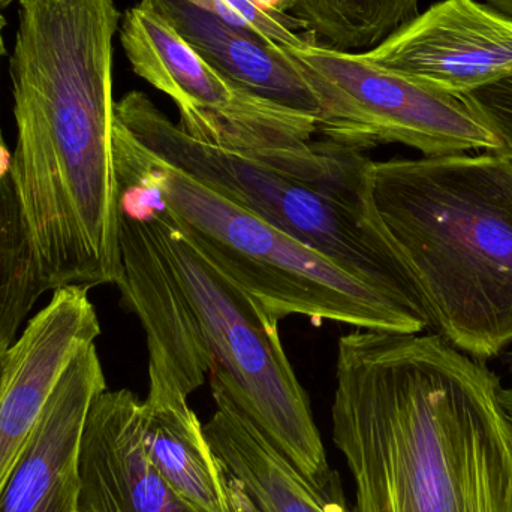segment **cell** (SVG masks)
Listing matches in <instances>:
<instances>
[{
  "label": "cell",
  "instance_id": "cell-1",
  "mask_svg": "<svg viewBox=\"0 0 512 512\" xmlns=\"http://www.w3.org/2000/svg\"><path fill=\"white\" fill-rule=\"evenodd\" d=\"M501 390L484 361L433 331L343 334L331 423L352 512H512Z\"/></svg>",
  "mask_w": 512,
  "mask_h": 512
},
{
  "label": "cell",
  "instance_id": "cell-2",
  "mask_svg": "<svg viewBox=\"0 0 512 512\" xmlns=\"http://www.w3.org/2000/svg\"><path fill=\"white\" fill-rule=\"evenodd\" d=\"M113 0H20L11 174L45 292L119 285Z\"/></svg>",
  "mask_w": 512,
  "mask_h": 512
},
{
  "label": "cell",
  "instance_id": "cell-3",
  "mask_svg": "<svg viewBox=\"0 0 512 512\" xmlns=\"http://www.w3.org/2000/svg\"><path fill=\"white\" fill-rule=\"evenodd\" d=\"M370 210L415 280L433 333L484 361L512 346V158L370 161Z\"/></svg>",
  "mask_w": 512,
  "mask_h": 512
},
{
  "label": "cell",
  "instance_id": "cell-4",
  "mask_svg": "<svg viewBox=\"0 0 512 512\" xmlns=\"http://www.w3.org/2000/svg\"><path fill=\"white\" fill-rule=\"evenodd\" d=\"M113 159L117 183L144 189L198 251L276 321L304 316L315 324L387 333L432 330L426 313L367 285L147 152L116 116Z\"/></svg>",
  "mask_w": 512,
  "mask_h": 512
},
{
  "label": "cell",
  "instance_id": "cell-5",
  "mask_svg": "<svg viewBox=\"0 0 512 512\" xmlns=\"http://www.w3.org/2000/svg\"><path fill=\"white\" fill-rule=\"evenodd\" d=\"M114 116L165 164L327 256L367 285L429 316L415 280L370 210V159L363 153L333 176L306 179L195 140L143 92L123 96L114 105Z\"/></svg>",
  "mask_w": 512,
  "mask_h": 512
},
{
  "label": "cell",
  "instance_id": "cell-6",
  "mask_svg": "<svg viewBox=\"0 0 512 512\" xmlns=\"http://www.w3.org/2000/svg\"><path fill=\"white\" fill-rule=\"evenodd\" d=\"M177 282L213 358L218 382L268 441L322 493L339 487L309 397L283 348L279 321L206 258L144 189Z\"/></svg>",
  "mask_w": 512,
  "mask_h": 512
},
{
  "label": "cell",
  "instance_id": "cell-7",
  "mask_svg": "<svg viewBox=\"0 0 512 512\" xmlns=\"http://www.w3.org/2000/svg\"><path fill=\"white\" fill-rule=\"evenodd\" d=\"M120 42L132 69L173 99L180 129L306 179H324L361 153L313 143L318 117L259 98L201 59L150 0L126 12Z\"/></svg>",
  "mask_w": 512,
  "mask_h": 512
},
{
  "label": "cell",
  "instance_id": "cell-8",
  "mask_svg": "<svg viewBox=\"0 0 512 512\" xmlns=\"http://www.w3.org/2000/svg\"><path fill=\"white\" fill-rule=\"evenodd\" d=\"M319 104L324 141L364 153L403 144L423 156L502 153L492 129L462 96L376 65L364 53L310 42L291 48Z\"/></svg>",
  "mask_w": 512,
  "mask_h": 512
},
{
  "label": "cell",
  "instance_id": "cell-9",
  "mask_svg": "<svg viewBox=\"0 0 512 512\" xmlns=\"http://www.w3.org/2000/svg\"><path fill=\"white\" fill-rule=\"evenodd\" d=\"M382 68L465 96L512 75V17L477 0H441L366 51Z\"/></svg>",
  "mask_w": 512,
  "mask_h": 512
},
{
  "label": "cell",
  "instance_id": "cell-10",
  "mask_svg": "<svg viewBox=\"0 0 512 512\" xmlns=\"http://www.w3.org/2000/svg\"><path fill=\"white\" fill-rule=\"evenodd\" d=\"M101 334L86 286L54 289L5 355L0 391V495L72 358Z\"/></svg>",
  "mask_w": 512,
  "mask_h": 512
},
{
  "label": "cell",
  "instance_id": "cell-11",
  "mask_svg": "<svg viewBox=\"0 0 512 512\" xmlns=\"http://www.w3.org/2000/svg\"><path fill=\"white\" fill-rule=\"evenodd\" d=\"M105 390L104 369L93 343L72 358L48 397L0 495V512H78L84 427L93 402Z\"/></svg>",
  "mask_w": 512,
  "mask_h": 512
},
{
  "label": "cell",
  "instance_id": "cell-12",
  "mask_svg": "<svg viewBox=\"0 0 512 512\" xmlns=\"http://www.w3.org/2000/svg\"><path fill=\"white\" fill-rule=\"evenodd\" d=\"M144 400L105 390L87 415L78 512H197L167 483L144 445Z\"/></svg>",
  "mask_w": 512,
  "mask_h": 512
},
{
  "label": "cell",
  "instance_id": "cell-13",
  "mask_svg": "<svg viewBox=\"0 0 512 512\" xmlns=\"http://www.w3.org/2000/svg\"><path fill=\"white\" fill-rule=\"evenodd\" d=\"M215 412L204 435L218 457L236 512H349L339 489L322 493L268 441L267 436L210 381Z\"/></svg>",
  "mask_w": 512,
  "mask_h": 512
},
{
  "label": "cell",
  "instance_id": "cell-14",
  "mask_svg": "<svg viewBox=\"0 0 512 512\" xmlns=\"http://www.w3.org/2000/svg\"><path fill=\"white\" fill-rule=\"evenodd\" d=\"M186 44L259 98L318 117L319 104L291 51L185 0H150Z\"/></svg>",
  "mask_w": 512,
  "mask_h": 512
},
{
  "label": "cell",
  "instance_id": "cell-15",
  "mask_svg": "<svg viewBox=\"0 0 512 512\" xmlns=\"http://www.w3.org/2000/svg\"><path fill=\"white\" fill-rule=\"evenodd\" d=\"M144 445L162 477L197 512H234L227 475L188 399L147 402Z\"/></svg>",
  "mask_w": 512,
  "mask_h": 512
},
{
  "label": "cell",
  "instance_id": "cell-16",
  "mask_svg": "<svg viewBox=\"0 0 512 512\" xmlns=\"http://www.w3.org/2000/svg\"><path fill=\"white\" fill-rule=\"evenodd\" d=\"M44 292L15 195L11 155L5 147L0 150V357L14 345Z\"/></svg>",
  "mask_w": 512,
  "mask_h": 512
},
{
  "label": "cell",
  "instance_id": "cell-17",
  "mask_svg": "<svg viewBox=\"0 0 512 512\" xmlns=\"http://www.w3.org/2000/svg\"><path fill=\"white\" fill-rule=\"evenodd\" d=\"M420 0H289L316 44L366 53L420 14ZM286 9V11H288Z\"/></svg>",
  "mask_w": 512,
  "mask_h": 512
},
{
  "label": "cell",
  "instance_id": "cell-18",
  "mask_svg": "<svg viewBox=\"0 0 512 512\" xmlns=\"http://www.w3.org/2000/svg\"><path fill=\"white\" fill-rule=\"evenodd\" d=\"M197 8L215 14L216 17L252 30L268 41L291 50L304 47L313 41L307 35L300 21L289 14L282 6L267 3L265 0H185Z\"/></svg>",
  "mask_w": 512,
  "mask_h": 512
},
{
  "label": "cell",
  "instance_id": "cell-19",
  "mask_svg": "<svg viewBox=\"0 0 512 512\" xmlns=\"http://www.w3.org/2000/svg\"><path fill=\"white\" fill-rule=\"evenodd\" d=\"M502 144V155L512 158V75L462 96Z\"/></svg>",
  "mask_w": 512,
  "mask_h": 512
},
{
  "label": "cell",
  "instance_id": "cell-20",
  "mask_svg": "<svg viewBox=\"0 0 512 512\" xmlns=\"http://www.w3.org/2000/svg\"><path fill=\"white\" fill-rule=\"evenodd\" d=\"M501 402H502V406H504L505 412H507L508 418H510V421L512 424V387L502 388Z\"/></svg>",
  "mask_w": 512,
  "mask_h": 512
},
{
  "label": "cell",
  "instance_id": "cell-21",
  "mask_svg": "<svg viewBox=\"0 0 512 512\" xmlns=\"http://www.w3.org/2000/svg\"><path fill=\"white\" fill-rule=\"evenodd\" d=\"M490 6L512 17V0H486Z\"/></svg>",
  "mask_w": 512,
  "mask_h": 512
},
{
  "label": "cell",
  "instance_id": "cell-22",
  "mask_svg": "<svg viewBox=\"0 0 512 512\" xmlns=\"http://www.w3.org/2000/svg\"><path fill=\"white\" fill-rule=\"evenodd\" d=\"M3 27H5V20H3L2 14H0V60L5 56V42H3ZM6 147L5 141H3L2 128H0V150Z\"/></svg>",
  "mask_w": 512,
  "mask_h": 512
},
{
  "label": "cell",
  "instance_id": "cell-23",
  "mask_svg": "<svg viewBox=\"0 0 512 512\" xmlns=\"http://www.w3.org/2000/svg\"><path fill=\"white\" fill-rule=\"evenodd\" d=\"M5 355L0 357V391H2L3 379H5Z\"/></svg>",
  "mask_w": 512,
  "mask_h": 512
},
{
  "label": "cell",
  "instance_id": "cell-24",
  "mask_svg": "<svg viewBox=\"0 0 512 512\" xmlns=\"http://www.w3.org/2000/svg\"><path fill=\"white\" fill-rule=\"evenodd\" d=\"M15 0H0V9L6 8V6L11 5Z\"/></svg>",
  "mask_w": 512,
  "mask_h": 512
},
{
  "label": "cell",
  "instance_id": "cell-25",
  "mask_svg": "<svg viewBox=\"0 0 512 512\" xmlns=\"http://www.w3.org/2000/svg\"><path fill=\"white\" fill-rule=\"evenodd\" d=\"M234 512H236V511H234Z\"/></svg>",
  "mask_w": 512,
  "mask_h": 512
}]
</instances>
